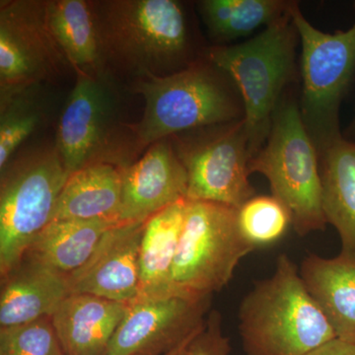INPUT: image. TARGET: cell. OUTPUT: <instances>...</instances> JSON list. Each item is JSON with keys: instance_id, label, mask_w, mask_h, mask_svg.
Returning <instances> with one entry per match:
<instances>
[{"instance_id": "6da1fadb", "label": "cell", "mask_w": 355, "mask_h": 355, "mask_svg": "<svg viewBox=\"0 0 355 355\" xmlns=\"http://www.w3.org/2000/svg\"><path fill=\"white\" fill-rule=\"evenodd\" d=\"M238 318L246 355H304L336 338L286 254H279L272 277L256 282L243 298Z\"/></svg>"}, {"instance_id": "7a4b0ae2", "label": "cell", "mask_w": 355, "mask_h": 355, "mask_svg": "<svg viewBox=\"0 0 355 355\" xmlns=\"http://www.w3.org/2000/svg\"><path fill=\"white\" fill-rule=\"evenodd\" d=\"M94 4V3H93ZM103 62L139 77L166 76L188 48L183 8L174 0H111L94 4Z\"/></svg>"}, {"instance_id": "3957f363", "label": "cell", "mask_w": 355, "mask_h": 355, "mask_svg": "<svg viewBox=\"0 0 355 355\" xmlns=\"http://www.w3.org/2000/svg\"><path fill=\"white\" fill-rule=\"evenodd\" d=\"M133 92L146 102L141 120L128 125L139 146L244 116L234 92L216 70L205 64L166 76L144 74L133 85Z\"/></svg>"}, {"instance_id": "277c9868", "label": "cell", "mask_w": 355, "mask_h": 355, "mask_svg": "<svg viewBox=\"0 0 355 355\" xmlns=\"http://www.w3.org/2000/svg\"><path fill=\"white\" fill-rule=\"evenodd\" d=\"M296 36L288 11L246 43L214 46L207 53L210 64L239 90L253 157L268 139L280 94L291 78Z\"/></svg>"}, {"instance_id": "5b68a950", "label": "cell", "mask_w": 355, "mask_h": 355, "mask_svg": "<svg viewBox=\"0 0 355 355\" xmlns=\"http://www.w3.org/2000/svg\"><path fill=\"white\" fill-rule=\"evenodd\" d=\"M319 153L306 130L300 108L279 103L272 116L266 146L250 161V173L268 180L272 197L291 212L299 236L324 230Z\"/></svg>"}, {"instance_id": "8992f818", "label": "cell", "mask_w": 355, "mask_h": 355, "mask_svg": "<svg viewBox=\"0 0 355 355\" xmlns=\"http://www.w3.org/2000/svg\"><path fill=\"white\" fill-rule=\"evenodd\" d=\"M289 13L302 44L301 116L320 156L343 137L340 104L355 76V23L327 34L308 22L296 2Z\"/></svg>"}, {"instance_id": "52a82bcc", "label": "cell", "mask_w": 355, "mask_h": 355, "mask_svg": "<svg viewBox=\"0 0 355 355\" xmlns=\"http://www.w3.org/2000/svg\"><path fill=\"white\" fill-rule=\"evenodd\" d=\"M254 250L240 230L237 209L187 200L173 286L181 295L212 296L227 286L240 261Z\"/></svg>"}, {"instance_id": "ba28073f", "label": "cell", "mask_w": 355, "mask_h": 355, "mask_svg": "<svg viewBox=\"0 0 355 355\" xmlns=\"http://www.w3.org/2000/svg\"><path fill=\"white\" fill-rule=\"evenodd\" d=\"M69 176L55 146L26 155L1 172V279L17 268L33 240L50 223Z\"/></svg>"}, {"instance_id": "9c48e42d", "label": "cell", "mask_w": 355, "mask_h": 355, "mask_svg": "<svg viewBox=\"0 0 355 355\" xmlns=\"http://www.w3.org/2000/svg\"><path fill=\"white\" fill-rule=\"evenodd\" d=\"M71 67L46 21V1L13 0L0 6V101Z\"/></svg>"}, {"instance_id": "30bf717a", "label": "cell", "mask_w": 355, "mask_h": 355, "mask_svg": "<svg viewBox=\"0 0 355 355\" xmlns=\"http://www.w3.org/2000/svg\"><path fill=\"white\" fill-rule=\"evenodd\" d=\"M212 296L137 298L110 343L108 355H167L205 329Z\"/></svg>"}, {"instance_id": "8fae6325", "label": "cell", "mask_w": 355, "mask_h": 355, "mask_svg": "<svg viewBox=\"0 0 355 355\" xmlns=\"http://www.w3.org/2000/svg\"><path fill=\"white\" fill-rule=\"evenodd\" d=\"M175 148L188 174L187 200L239 209L254 197L249 181L253 153L243 119L190 146Z\"/></svg>"}, {"instance_id": "7c38bea8", "label": "cell", "mask_w": 355, "mask_h": 355, "mask_svg": "<svg viewBox=\"0 0 355 355\" xmlns=\"http://www.w3.org/2000/svg\"><path fill=\"white\" fill-rule=\"evenodd\" d=\"M113 105L99 76L77 72L76 83L58 120L57 148L67 171L105 162Z\"/></svg>"}, {"instance_id": "4fadbf2b", "label": "cell", "mask_w": 355, "mask_h": 355, "mask_svg": "<svg viewBox=\"0 0 355 355\" xmlns=\"http://www.w3.org/2000/svg\"><path fill=\"white\" fill-rule=\"evenodd\" d=\"M146 221L110 228L80 268L67 275L70 294L130 303L139 294V248Z\"/></svg>"}, {"instance_id": "5bb4252c", "label": "cell", "mask_w": 355, "mask_h": 355, "mask_svg": "<svg viewBox=\"0 0 355 355\" xmlns=\"http://www.w3.org/2000/svg\"><path fill=\"white\" fill-rule=\"evenodd\" d=\"M188 174L170 139L148 147L123 169L119 223L146 221L159 211L187 200Z\"/></svg>"}, {"instance_id": "9a60e30c", "label": "cell", "mask_w": 355, "mask_h": 355, "mask_svg": "<svg viewBox=\"0 0 355 355\" xmlns=\"http://www.w3.org/2000/svg\"><path fill=\"white\" fill-rule=\"evenodd\" d=\"M128 303L90 294H69L51 321L65 355H108Z\"/></svg>"}, {"instance_id": "2e32d148", "label": "cell", "mask_w": 355, "mask_h": 355, "mask_svg": "<svg viewBox=\"0 0 355 355\" xmlns=\"http://www.w3.org/2000/svg\"><path fill=\"white\" fill-rule=\"evenodd\" d=\"M1 280L0 328L51 317L70 294L67 275L26 259Z\"/></svg>"}, {"instance_id": "e0dca14e", "label": "cell", "mask_w": 355, "mask_h": 355, "mask_svg": "<svg viewBox=\"0 0 355 355\" xmlns=\"http://www.w3.org/2000/svg\"><path fill=\"white\" fill-rule=\"evenodd\" d=\"M300 275L323 311L336 338L355 345V260L340 253L327 259L310 254Z\"/></svg>"}, {"instance_id": "ac0fdd59", "label": "cell", "mask_w": 355, "mask_h": 355, "mask_svg": "<svg viewBox=\"0 0 355 355\" xmlns=\"http://www.w3.org/2000/svg\"><path fill=\"white\" fill-rule=\"evenodd\" d=\"M123 173V168L108 162L93 163L72 173L60 191L51 222H118Z\"/></svg>"}, {"instance_id": "d6986e66", "label": "cell", "mask_w": 355, "mask_h": 355, "mask_svg": "<svg viewBox=\"0 0 355 355\" xmlns=\"http://www.w3.org/2000/svg\"><path fill=\"white\" fill-rule=\"evenodd\" d=\"M186 207L187 200H181L146 220L139 248V294L137 298L181 295L173 286L172 270Z\"/></svg>"}, {"instance_id": "ffe728a7", "label": "cell", "mask_w": 355, "mask_h": 355, "mask_svg": "<svg viewBox=\"0 0 355 355\" xmlns=\"http://www.w3.org/2000/svg\"><path fill=\"white\" fill-rule=\"evenodd\" d=\"M322 158V202L327 223L340 235L342 252L355 260V141L342 137Z\"/></svg>"}, {"instance_id": "44dd1931", "label": "cell", "mask_w": 355, "mask_h": 355, "mask_svg": "<svg viewBox=\"0 0 355 355\" xmlns=\"http://www.w3.org/2000/svg\"><path fill=\"white\" fill-rule=\"evenodd\" d=\"M112 220L51 221L36 236L26 260L69 275L88 261L110 228Z\"/></svg>"}, {"instance_id": "7402d4cb", "label": "cell", "mask_w": 355, "mask_h": 355, "mask_svg": "<svg viewBox=\"0 0 355 355\" xmlns=\"http://www.w3.org/2000/svg\"><path fill=\"white\" fill-rule=\"evenodd\" d=\"M46 21L72 69L95 76L103 64L94 4L85 0L46 1Z\"/></svg>"}, {"instance_id": "603a6c76", "label": "cell", "mask_w": 355, "mask_h": 355, "mask_svg": "<svg viewBox=\"0 0 355 355\" xmlns=\"http://www.w3.org/2000/svg\"><path fill=\"white\" fill-rule=\"evenodd\" d=\"M291 4L280 0H205L200 2V11L211 36L230 41L282 19Z\"/></svg>"}, {"instance_id": "cb8c5ba5", "label": "cell", "mask_w": 355, "mask_h": 355, "mask_svg": "<svg viewBox=\"0 0 355 355\" xmlns=\"http://www.w3.org/2000/svg\"><path fill=\"white\" fill-rule=\"evenodd\" d=\"M243 235L256 249L279 242L292 226L291 212L275 197L254 196L238 209Z\"/></svg>"}, {"instance_id": "d4e9b609", "label": "cell", "mask_w": 355, "mask_h": 355, "mask_svg": "<svg viewBox=\"0 0 355 355\" xmlns=\"http://www.w3.org/2000/svg\"><path fill=\"white\" fill-rule=\"evenodd\" d=\"M31 89V88H30ZM28 90L0 101V170L10 164L21 144L38 128L43 111Z\"/></svg>"}, {"instance_id": "484cf974", "label": "cell", "mask_w": 355, "mask_h": 355, "mask_svg": "<svg viewBox=\"0 0 355 355\" xmlns=\"http://www.w3.org/2000/svg\"><path fill=\"white\" fill-rule=\"evenodd\" d=\"M0 355H65L50 317L0 328Z\"/></svg>"}, {"instance_id": "4316f807", "label": "cell", "mask_w": 355, "mask_h": 355, "mask_svg": "<svg viewBox=\"0 0 355 355\" xmlns=\"http://www.w3.org/2000/svg\"><path fill=\"white\" fill-rule=\"evenodd\" d=\"M230 340L222 331V317L218 311H210L205 329L187 347L189 355H229Z\"/></svg>"}, {"instance_id": "83f0119b", "label": "cell", "mask_w": 355, "mask_h": 355, "mask_svg": "<svg viewBox=\"0 0 355 355\" xmlns=\"http://www.w3.org/2000/svg\"><path fill=\"white\" fill-rule=\"evenodd\" d=\"M304 355H355V345L336 338Z\"/></svg>"}, {"instance_id": "f1b7e54d", "label": "cell", "mask_w": 355, "mask_h": 355, "mask_svg": "<svg viewBox=\"0 0 355 355\" xmlns=\"http://www.w3.org/2000/svg\"><path fill=\"white\" fill-rule=\"evenodd\" d=\"M349 132L350 133H355V116L354 121H352V123H350Z\"/></svg>"}, {"instance_id": "f546056e", "label": "cell", "mask_w": 355, "mask_h": 355, "mask_svg": "<svg viewBox=\"0 0 355 355\" xmlns=\"http://www.w3.org/2000/svg\"><path fill=\"white\" fill-rule=\"evenodd\" d=\"M187 347H184V349H180L178 350H175V352H171V354H167V355H177L178 354H180V352H183V350L186 349Z\"/></svg>"}, {"instance_id": "4dcf8cb0", "label": "cell", "mask_w": 355, "mask_h": 355, "mask_svg": "<svg viewBox=\"0 0 355 355\" xmlns=\"http://www.w3.org/2000/svg\"><path fill=\"white\" fill-rule=\"evenodd\" d=\"M177 355H189L188 352H187V349L183 350V352H180Z\"/></svg>"}]
</instances>
